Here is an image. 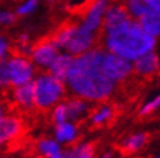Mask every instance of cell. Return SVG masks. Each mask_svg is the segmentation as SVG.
<instances>
[{
	"mask_svg": "<svg viewBox=\"0 0 160 158\" xmlns=\"http://www.w3.org/2000/svg\"><path fill=\"white\" fill-rule=\"evenodd\" d=\"M72 158H94V148L91 144L81 145L72 151Z\"/></svg>",
	"mask_w": 160,
	"mask_h": 158,
	"instance_id": "d6986e66",
	"label": "cell"
},
{
	"mask_svg": "<svg viewBox=\"0 0 160 158\" xmlns=\"http://www.w3.org/2000/svg\"><path fill=\"white\" fill-rule=\"evenodd\" d=\"M139 26L145 33L158 36L160 31V22H159V11L155 9H148L139 17Z\"/></svg>",
	"mask_w": 160,
	"mask_h": 158,
	"instance_id": "7c38bea8",
	"label": "cell"
},
{
	"mask_svg": "<svg viewBox=\"0 0 160 158\" xmlns=\"http://www.w3.org/2000/svg\"><path fill=\"white\" fill-rule=\"evenodd\" d=\"M50 158H72V151H70V152H65V153L59 152V153L51 156Z\"/></svg>",
	"mask_w": 160,
	"mask_h": 158,
	"instance_id": "83f0119b",
	"label": "cell"
},
{
	"mask_svg": "<svg viewBox=\"0 0 160 158\" xmlns=\"http://www.w3.org/2000/svg\"><path fill=\"white\" fill-rule=\"evenodd\" d=\"M73 60L74 58L72 57L70 54H58V57H56L53 60V62L50 65L51 75L62 83L67 82L68 73H69V69L72 66Z\"/></svg>",
	"mask_w": 160,
	"mask_h": 158,
	"instance_id": "8fae6325",
	"label": "cell"
},
{
	"mask_svg": "<svg viewBox=\"0 0 160 158\" xmlns=\"http://www.w3.org/2000/svg\"><path fill=\"white\" fill-rule=\"evenodd\" d=\"M102 158H111V154H109V153H107V154H104V156H103Z\"/></svg>",
	"mask_w": 160,
	"mask_h": 158,
	"instance_id": "f546056e",
	"label": "cell"
},
{
	"mask_svg": "<svg viewBox=\"0 0 160 158\" xmlns=\"http://www.w3.org/2000/svg\"><path fill=\"white\" fill-rule=\"evenodd\" d=\"M147 3V5L151 8V9H155V11H159L160 8V4H159V0H145Z\"/></svg>",
	"mask_w": 160,
	"mask_h": 158,
	"instance_id": "4316f807",
	"label": "cell"
},
{
	"mask_svg": "<svg viewBox=\"0 0 160 158\" xmlns=\"http://www.w3.org/2000/svg\"><path fill=\"white\" fill-rule=\"evenodd\" d=\"M9 81V70H8V61L0 57V86H8Z\"/></svg>",
	"mask_w": 160,
	"mask_h": 158,
	"instance_id": "44dd1931",
	"label": "cell"
},
{
	"mask_svg": "<svg viewBox=\"0 0 160 158\" xmlns=\"http://www.w3.org/2000/svg\"><path fill=\"white\" fill-rule=\"evenodd\" d=\"M126 9L134 18H139L148 9V5L145 0H126Z\"/></svg>",
	"mask_w": 160,
	"mask_h": 158,
	"instance_id": "9a60e30c",
	"label": "cell"
},
{
	"mask_svg": "<svg viewBox=\"0 0 160 158\" xmlns=\"http://www.w3.org/2000/svg\"><path fill=\"white\" fill-rule=\"evenodd\" d=\"M67 118H68V115H67V106L61 104V105H59L58 108L55 109V112H53V119H55V122L58 123V124H60V123L65 122Z\"/></svg>",
	"mask_w": 160,
	"mask_h": 158,
	"instance_id": "7402d4cb",
	"label": "cell"
},
{
	"mask_svg": "<svg viewBox=\"0 0 160 158\" xmlns=\"http://www.w3.org/2000/svg\"><path fill=\"white\" fill-rule=\"evenodd\" d=\"M104 56L102 49H91L73 60L67 82L77 95L89 100H103L112 93L115 82L102 70Z\"/></svg>",
	"mask_w": 160,
	"mask_h": 158,
	"instance_id": "6da1fadb",
	"label": "cell"
},
{
	"mask_svg": "<svg viewBox=\"0 0 160 158\" xmlns=\"http://www.w3.org/2000/svg\"><path fill=\"white\" fill-rule=\"evenodd\" d=\"M64 93V84L52 75H42L34 82V104L50 108Z\"/></svg>",
	"mask_w": 160,
	"mask_h": 158,
	"instance_id": "3957f363",
	"label": "cell"
},
{
	"mask_svg": "<svg viewBox=\"0 0 160 158\" xmlns=\"http://www.w3.org/2000/svg\"><path fill=\"white\" fill-rule=\"evenodd\" d=\"M16 20V16L9 12H2L0 13V23H12Z\"/></svg>",
	"mask_w": 160,
	"mask_h": 158,
	"instance_id": "484cf974",
	"label": "cell"
},
{
	"mask_svg": "<svg viewBox=\"0 0 160 158\" xmlns=\"http://www.w3.org/2000/svg\"><path fill=\"white\" fill-rule=\"evenodd\" d=\"M107 9V0H97L91 7L87 16L85 18V22L82 23V27L87 31H92L97 30L102 22V17L104 16V12Z\"/></svg>",
	"mask_w": 160,
	"mask_h": 158,
	"instance_id": "ba28073f",
	"label": "cell"
},
{
	"mask_svg": "<svg viewBox=\"0 0 160 158\" xmlns=\"http://www.w3.org/2000/svg\"><path fill=\"white\" fill-rule=\"evenodd\" d=\"M159 104H160V99H159V96L154 100V101H151L150 104H147V105H145L143 106V109L141 110V114L142 115H146V114H150L151 112H154V110L159 106Z\"/></svg>",
	"mask_w": 160,
	"mask_h": 158,
	"instance_id": "d4e9b609",
	"label": "cell"
},
{
	"mask_svg": "<svg viewBox=\"0 0 160 158\" xmlns=\"http://www.w3.org/2000/svg\"><path fill=\"white\" fill-rule=\"evenodd\" d=\"M14 97L18 104L23 106H31L34 104V82H28L18 86L14 91Z\"/></svg>",
	"mask_w": 160,
	"mask_h": 158,
	"instance_id": "5bb4252c",
	"label": "cell"
},
{
	"mask_svg": "<svg viewBox=\"0 0 160 158\" xmlns=\"http://www.w3.org/2000/svg\"><path fill=\"white\" fill-rule=\"evenodd\" d=\"M112 115V112H111V109L108 108V106H103L102 109H100V112L98 113V114H95L94 115V118H92V121H94V123H97V124H99V123H103V122H106L108 118Z\"/></svg>",
	"mask_w": 160,
	"mask_h": 158,
	"instance_id": "603a6c76",
	"label": "cell"
},
{
	"mask_svg": "<svg viewBox=\"0 0 160 158\" xmlns=\"http://www.w3.org/2000/svg\"><path fill=\"white\" fill-rule=\"evenodd\" d=\"M147 140V136L145 133H138V135H134L130 139H128V141L125 143V149H128V152H134L138 151L139 148H142L145 145Z\"/></svg>",
	"mask_w": 160,
	"mask_h": 158,
	"instance_id": "ac0fdd59",
	"label": "cell"
},
{
	"mask_svg": "<svg viewBox=\"0 0 160 158\" xmlns=\"http://www.w3.org/2000/svg\"><path fill=\"white\" fill-rule=\"evenodd\" d=\"M3 115V109H2V106H0V117Z\"/></svg>",
	"mask_w": 160,
	"mask_h": 158,
	"instance_id": "4dcf8cb0",
	"label": "cell"
},
{
	"mask_svg": "<svg viewBox=\"0 0 160 158\" xmlns=\"http://www.w3.org/2000/svg\"><path fill=\"white\" fill-rule=\"evenodd\" d=\"M5 51H7V42L4 40L3 38H0V57L4 56Z\"/></svg>",
	"mask_w": 160,
	"mask_h": 158,
	"instance_id": "f1b7e54d",
	"label": "cell"
},
{
	"mask_svg": "<svg viewBox=\"0 0 160 158\" xmlns=\"http://www.w3.org/2000/svg\"><path fill=\"white\" fill-rule=\"evenodd\" d=\"M21 131V123L12 117H0V145L13 139Z\"/></svg>",
	"mask_w": 160,
	"mask_h": 158,
	"instance_id": "4fadbf2b",
	"label": "cell"
},
{
	"mask_svg": "<svg viewBox=\"0 0 160 158\" xmlns=\"http://www.w3.org/2000/svg\"><path fill=\"white\" fill-rule=\"evenodd\" d=\"M39 149H41V152L46 156H53L56 153L60 152V148L58 145V143H55V141H51V140H43L41 144H39Z\"/></svg>",
	"mask_w": 160,
	"mask_h": 158,
	"instance_id": "ffe728a7",
	"label": "cell"
},
{
	"mask_svg": "<svg viewBox=\"0 0 160 158\" xmlns=\"http://www.w3.org/2000/svg\"><path fill=\"white\" fill-rule=\"evenodd\" d=\"M76 136V128L70 123H60L56 128V137L59 141H70Z\"/></svg>",
	"mask_w": 160,
	"mask_h": 158,
	"instance_id": "2e32d148",
	"label": "cell"
},
{
	"mask_svg": "<svg viewBox=\"0 0 160 158\" xmlns=\"http://www.w3.org/2000/svg\"><path fill=\"white\" fill-rule=\"evenodd\" d=\"M104 33L107 34V48L126 60L138 58L155 47V36L145 33L139 23L132 21V18Z\"/></svg>",
	"mask_w": 160,
	"mask_h": 158,
	"instance_id": "7a4b0ae2",
	"label": "cell"
},
{
	"mask_svg": "<svg viewBox=\"0 0 160 158\" xmlns=\"http://www.w3.org/2000/svg\"><path fill=\"white\" fill-rule=\"evenodd\" d=\"M31 54H33V60L38 65L50 67L53 60L58 57L59 51H58V47L51 40H46V42H42L41 44H38L33 49V53Z\"/></svg>",
	"mask_w": 160,
	"mask_h": 158,
	"instance_id": "52a82bcc",
	"label": "cell"
},
{
	"mask_svg": "<svg viewBox=\"0 0 160 158\" xmlns=\"http://www.w3.org/2000/svg\"><path fill=\"white\" fill-rule=\"evenodd\" d=\"M104 14H106V17H104V22H103V30L104 31L120 25L124 21L130 20V14L128 12L126 7L121 4L109 7L108 9H106Z\"/></svg>",
	"mask_w": 160,
	"mask_h": 158,
	"instance_id": "9c48e42d",
	"label": "cell"
},
{
	"mask_svg": "<svg viewBox=\"0 0 160 158\" xmlns=\"http://www.w3.org/2000/svg\"><path fill=\"white\" fill-rule=\"evenodd\" d=\"M158 67H159V57L152 51L135 58L134 69L139 75H151L156 72Z\"/></svg>",
	"mask_w": 160,
	"mask_h": 158,
	"instance_id": "30bf717a",
	"label": "cell"
},
{
	"mask_svg": "<svg viewBox=\"0 0 160 158\" xmlns=\"http://www.w3.org/2000/svg\"><path fill=\"white\" fill-rule=\"evenodd\" d=\"M8 70H9V81L13 86L28 83L33 77V66L29 61L21 57H14L8 61Z\"/></svg>",
	"mask_w": 160,
	"mask_h": 158,
	"instance_id": "5b68a950",
	"label": "cell"
},
{
	"mask_svg": "<svg viewBox=\"0 0 160 158\" xmlns=\"http://www.w3.org/2000/svg\"><path fill=\"white\" fill-rule=\"evenodd\" d=\"M37 4H38V0H29L28 3H25L22 7L18 8V11H17V12H18V14H26V13H30V12L37 7Z\"/></svg>",
	"mask_w": 160,
	"mask_h": 158,
	"instance_id": "cb8c5ba5",
	"label": "cell"
},
{
	"mask_svg": "<svg viewBox=\"0 0 160 158\" xmlns=\"http://www.w3.org/2000/svg\"><path fill=\"white\" fill-rule=\"evenodd\" d=\"M65 106H67V115L70 119H77L86 110V104L81 100H73Z\"/></svg>",
	"mask_w": 160,
	"mask_h": 158,
	"instance_id": "e0dca14e",
	"label": "cell"
},
{
	"mask_svg": "<svg viewBox=\"0 0 160 158\" xmlns=\"http://www.w3.org/2000/svg\"><path fill=\"white\" fill-rule=\"evenodd\" d=\"M102 70L111 81L117 82L125 79L132 73V64L129 62V60L118 56V54L106 53L102 62Z\"/></svg>",
	"mask_w": 160,
	"mask_h": 158,
	"instance_id": "277c9868",
	"label": "cell"
},
{
	"mask_svg": "<svg viewBox=\"0 0 160 158\" xmlns=\"http://www.w3.org/2000/svg\"><path fill=\"white\" fill-rule=\"evenodd\" d=\"M94 34L91 31L85 30L82 26H77L74 33L72 34L70 39L65 44V48L72 54H79L87 51L94 43Z\"/></svg>",
	"mask_w": 160,
	"mask_h": 158,
	"instance_id": "8992f818",
	"label": "cell"
}]
</instances>
